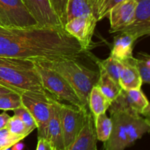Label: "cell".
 <instances>
[{
    "label": "cell",
    "mask_w": 150,
    "mask_h": 150,
    "mask_svg": "<svg viewBox=\"0 0 150 150\" xmlns=\"http://www.w3.org/2000/svg\"><path fill=\"white\" fill-rule=\"evenodd\" d=\"M84 51L64 29L0 26V57L28 59L79 58Z\"/></svg>",
    "instance_id": "obj_1"
},
{
    "label": "cell",
    "mask_w": 150,
    "mask_h": 150,
    "mask_svg": "<svg viewBox=\"0 0 150 150\" xmlns=\"http://www.w3.org/2000/svg\"><path fill=\"white\" fill-rule=\"evenodd\" d=\"M0 86L19 94L47 95L33 62L28 59L0 57Z\"/></svg>",
    "instance_id": "obj_2"
},
{
    "label": "cell",
    "mask_w": 150,
    "mask_h": 150,
    "mask_svg": "<svg viewBox=\"0 0 150 150\" xmlns=\"http://www.w3.org/2000/svg\"><path fill=\"white\" fill-rule=\"evenodd\" d=\"M75 57L52 59H33L42 65L61 75L73 87L83 103L88 106V98L94 86L97 84L99 71L92 70Z\"/></svg>",
    "instance_id": "obj_3"
},
{
    "label": "cell",
    "mask_w": 150,
    "mask_h": 150,
    "mask_svg": "<svg viewBox=\"0 0 150 150\" xmlns=\"http://www.w3.org/2000/svg\"><path fill=\"white\" fill-rule=\"evenodd\" d=\"M112 130L103 142L104 150H125L150 131L148 118L120 111H109Z\"/></svg>",
    "instance_id": "obj_4"
},
{
    "label": "cell",
    "mask_w": 150,
    "mask_h": 150,
    "mask_svg": "<svg viewBox=\"0 0 150 150\" xmlns=\"http://www.w3.org/2000/svg\"><path fill=\"white\" fill-rule=\"evenodd\" d=\"M35 65L44 89L57 100H64L78 108H87L70 83L54 70L42 65L37 59H31Z\"/></svg>",
    "instance_id": "obj_5"
},
{
    "label": "cell",
    "mask_w": 150,
    "mask_h": 150,
    "mask_svg": "<svg viewBox=\"0 0 150 150\" xmlns=\"http://www.w3.org/2000/svg\"><path fill=\"white\" fill-rule=\"evenodd\" d=\"M20 95L22 105L30 112L36 122L38 138L47 139L51 113V95L34 92H23Z\"/></svg>",
    "instance_id": "obj_6"
},
{
    "label": "cell",
    "mask_w": 150,
    "mask_h": 150,
    "mask_svg": "<svg viewBox=\"0 0 150 150\" xmlns=\"http://www.w3.org/2000/svg\"><path fill=\"white\" fill-rule=\"evenodd\" d=\"M64 150H68L83 127L88 113L87 108H78L59 103Z\"/></svg>",
    "instance_id": "obj_7"
},
{
    "label": "cell",
    "mask_w": 150,
    "mask_h": 150,
    "mask_svg": "<svg viewBox=\"0 0 150 150\" xmlns=\"http://www.w3.org/2000/svg\"><path fill=\"white\" fill-rule=\"evenodd\" d=\"M109 111H120L130 114L142 115L149 119L150 105L141 89L125 90L122 89L120 95L111 102Z\"/></svg>",
    "instance_id": "obj_8"
},
{
    "label": "cell",
    "mask_w": 150,
    "mask_h": 150,
    "mask_svg": "<svg viewBox=\"0 0 150 150\" xmlns=\"http://www.w3.org/2000/svg\"><path fill=\"white\" fill-rule=\"evenodd\" d=\"M38 25L21 0H0V26L26 27Z\"/></svg>",
    "instance_id": "obj_9"
},
{
    "label": "cell",
    "mask_w": 150,
    "mask_h": 150,
    "mask_svg": "<svg viewBox=\"0 0 150 150\" xmlns=\"http://www.w3.org/2000/svg\"><path fill=\"white\" fill-rule=\"evenodd\" d=\"M21 1L38 25L43 27L64 29L49 0H21Z\"/></svg>",
    "instance_id": "obj_10"
},
{
    "label": "cell",
    "mask_w": 150,
    "mask_h": 150,
    "mask_svg": "<svg viewBox=\"0 0 150 150\" xmlns=\"http://www.w3.org/2000/svg\"><path fill=\"white\" fill-rule=\"evenodd\" d=\"M98 20L95 17L75 18L66 22L64 29L79 42L86 53L92 43V37Z\"/></svg>",
    "instance_id": "obj_11"
},
{
    "label": "cell",
    "mask_w": 150,
    "mask_h": 150,
    "mask_svg": "<svg viewBox=\"0 0 150 150\" xmlns=\"http://www.w3.org/2000/svg\"><path fill=\"white\" fill-rule=\"evenodd\" d=\"M120 32L128 34L136 41L140 38L149 35L150 0H136L132 21Z\"/></svg>",
    "instance_id": "obj_12"
},
{
    "label": "cell",
    "mask_w": 150,
    "mask_h": 150,
    "mask_svg": "<svg viewBox=\"0 0 150 150\" xmlns=\"http://www.w3.org/2000/svg\"><path fill=\"white\" fill-rule=\"evenodd\" d=\"M136 0H125L114 6L108 13L110 33H118L128 26L134 15Z\"/></svg>",
    "instance_id": "obj_13"
},
{
    "label": "cell",
    "mask_w": 150,
    "mask_h": 150,
    "mask_svg": "<svg viewBox=\"0 0 150 150\" xmlns=\"http://www.w3.org/2000/svg\"><path fill=\"white\" fill-rule=\"evenodd\" d=\"M51 113L48 125L47 139L52 143L56 150H64L63 144L62 128L60 117V101L51 97Z\"/></svg>",
    "instance_id": "obj_14"
},
{
    "label": "cell",
    "mask_w": 150,
    "mask_h": 150,
    "mask_svg": "<svg viewBox=\"0 0 150 150\" xmlns=\"http://www.w3.org/2000/svg\"><path fill=\"white\" fill-rule=\"evenodd\" d=\"M97 142L94 120L91 113L88 111L83 127L68 150H98Z\"/></svg>",
    "instance_id": "obj_15"
},
{
    "label": "cell",
    "mask_w": 150,
    "mask_h": 150,
    "mask_svg": "<svg viewBox=\"0 0 150 150\" xmlns=\"http://www.w3.org/2000/svg\"><path fill=\"white\" fill-rule=\"evenodd\" d=\"M122 68L120 70L119 83L125 90L141 89L142 81L139 75L136 63V58L130 57L121 61Z\"/></svg>",
    "instance_id": "obj_16"
},
{
    "label": "cell",
    "mask_w": 150,
    "mask_h": 150,
    "mask_svg": "<svg viewBox=\"0 0 150 150\" xmlns=\"http://www.w3.org/2000/svg\"><path fill=\"white\" fill-rule=\"evenodd\" d=\"M135 41L133 37L128 34L119 32V35L114 38L110 55L120 61L133 57V44Z\"/></svg>",
    "instance_id": "obj_17"
},
{
    "label": "cell",
    "mask_w": 150,
    "mask_h": 150,
    "mask_svg": "<svg viewBox=\"0 0 150 150\" xmlns=\"http://www.w3.org/2000/svg\"><path fill=\"white\" fill-rule=\"evenodd\" d=\"M94 4L95 0H67L66 7V22L79 17L96 18Z\"/></svg>",
    "instance_id": "obj_18"
},
{
    "label": "cell",
    "mask_w": 150,
    "mask_h": 150,
    "mask_svg": "<svg viewBox=\"0 0 150 150\" xmlns=\"http://www.w3.org/2000/svg\"><path fill=\"white\" fill-rule=\"evenodd\" d=\"M111 101L103 93L97 85L93 86L88 98V106L93 120L100 114H104L108 110Z\"/></svg>",
    "instance_id": "obj_19"
},
{
    "label": "cell",
    "mask_w": 150,
    "mask_h": 150,
    "mask_svg": "<svg viewBox=\"0 0 150 150\" xmlns=\"http://www.w3.org/2000/svg\"><path fill=\"white\" fill-rule=\"evenodd\" d=\"M98 67L99 78L96 85L100 88L101 92L112 102L120 95L122 87L120 83L115 81L102 67L98 66Z\"/></svg>",
    "instance_id": "obj_20"
},
{
    "label": "cell",
    "mask_w": 150,
    "mask_h": 150,
    "mask_svg": "<svg viewBox=\"0 0 150 150\" xmlns=\"http://www.w3.org/2000/svg\"><path fill=\"white\" fill-rule=\"evenodd\" d=\"M95 130L98 141L105 142L112 130V121L105 113L100 114L94 120Z\"/></svg>",
    "instance_id": "obj_21"
},
{
    "label": "cell",
    "mask_w": 150,
    "mask_h": 150,
    "mask_svg": "<svg viewBox=\"0 0 150 150\" xmlns=\"http://www.w3.org/2000/svg\"><path fill=\"white\" fill-rule=\"evenodd\" d=\"M98 66H100L107 73L114 79L115 81L119 83L120 70L122 68V62L120 60L116 59L114 57L110 55L105 59H98V58H94Z\"/></svg>",
    "instance_id": "obj_22"
},
{
    "label": "cell",
    "mask_w": 150,
    "mask_h": 150,
    "mask_svg": "<svg viewBox=\"0 0 150 150\" xmlns=\"http://www.w3.org/2000/svg\"><path fill=\"white\" fill-rule=\"evenodd\" d=\"M22 105L20 94L16 92L0 95V110L13 111Z\"/></svg>",
    "instance_id": "obj_23"
},
{
    "label": "cell",
    "mask_w": 150,
    "mask_h": 150,
    "mask_svg": "<svg viewBox=\"0 0 150 150\" xmlns=\"http://www.w3.org/2000/svg\"><path fill=\"white\" fill-rule=\"evenodd\" d=\"M125 0H95L94 10L98 21L105 18L112 7Z\"/></svg>",
    "instance_id": "obj_24"
},
{
    "label": "cell",
    "mask_w": 150,
    "mask_h": 150,
    "mask_svg": "<svg viewBox=\"0 0 150 150\" xmlns=\"http://www.w3.org/2000/svg\"><path fill=\"white\" fill-rule=\"evenodd\" d=\"M6 128L12 135L24 139L30 134V132L27 130L26 127L22 120L18 116L14 115L10 117L7 122Z\"/></svg>",
    "instance_id": "obj_25"
},
{
    "label": "cell",
    "mask_w": 150,
    "mask_h": 150,
    "mask_svg": "<svg viewBox=\"0 0 150 150\" xmlns=\"http://www.w3.org/2000/svg\"><path fill=\"white\" fill-rule=\"evenodd\" d=\"M141 59L136 58V63L142 83H150V57L147 54H141Z\"/></svg>",
    "instance_id": "obj_26"
},
{
    "label": "cell",
    "mask_w": 150,
    "mask_h": 150,
    "mask_svg": "<svg viewBox=\"0 0 150 150\" xmlns=\"http://www.w3.org/2000/svg\"><path fill=\"white\" fill-rule=\"evenodd\" d=\"M13 111L14 112V115L18 116L22 120L27 130L30 133H32L35 129H37V124L35 119L33 118L30 112L23 105L19 108L13 110Z\"/></svg>",
    "instance_id": "obj_27"
},
{
    "label": "cell",
    "mask_w": 150,
    "mask_h": 150,
    "mask_svg": "<svg viewBox=\"0 0 150 150\" xmlns=\"http://www.w3.org/2000/svg\"><path fill=\"white\" fill-rule=\"evenodd\" d=\"M22 140V138L12 135L6 127L0 129V150L11 148L13 145Z\"/></svg>",
    "instance_id": "obj_28"
},
{
    "label": "cell",
    "mask_w": 150,
    "mask_h": 150,
    "mask_svg": "<svg viewBox=\"0 0 150 150\" xmlns=\"http://www.w3.org/2000/svg\"><path fill=\"white\" fill-rule=\"evenodd\" d=\"M49 1L64 26L66 23V7L67 0H49Z\"/></svg>",
    "instance_id": "obj_29"
},
{
    "label": "cell",
    "mask_w": 150,
    "mask_h": 150,
    "mask_svg": "<svg viewBox=\"0 0 150 150\" xmlns=\"http://www.w3.org/2000/svg\"><path fill=\"white\" fill-rule=\"evenodd\" d=\"M36 150H56L49 140L44 138H38Z\"/></svg>",
    "instance_id": "obj_30"
},
{
    "label": "cell",
    "mask_w": 150,
    "mask_h": 150,
    "mask_svg": "<svg viewBox=\"0 0 150 150\" xmlns=\"http://www.w3.org/2000/svg\"><path fill=\"white\" fill-rule=\"evenodd\" d=\"M10 117V115L6 112H2L0 114V129L5 128Z\"/></svg>",
    "instance_id": "obj_31"
},
{
    "label": "cell",
    "mask_w": 150,
    "mask_h": 150,
    "mask_svg": "<svg viewBox=\"0 0 150 150\" xmlns=\"http://www.w3.org/2000/svg\"><path fill=\"white\" fill-rule=\"evenodd\" d=\"M24 147H25V145L23 142H17V143L15 144L14 145L11 146L10 149L11 150H24Z\"/></svg>",
    "instance_id": "obj_32"
},
{
    "label": "cell",
    "mask_w": 150,
    "mask_h": 150,
    "mask_svg": "<svg viewBox=\"0 0 150 150\" xmlns=\"http://www.w3.org/2000/svg\"><path fill=\"white\" fill-rule=\"evenodd\" d=\"M15 92V91L8 89V88L4 87V86H0V95H3V94H7V93H9V92Z\"/></svg>",
    "instance_id": "obj_33"
},
{
    "label": "cell",
    "mask_w": 150,
    "mask_h": 150,
    "mask_svg": "<svg viewBox=\"0 0 150 150\" xmlns=\"http://www.w3.org/2000/svg\"><path fill=\"white\" fill-rule=\"evenodd\" d=\"M5 150H11V149H10V148H8V149H5Z\"/></svg>",
    "instance_id": "obj_34"
}]
</instances>
